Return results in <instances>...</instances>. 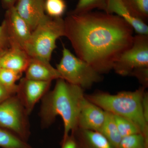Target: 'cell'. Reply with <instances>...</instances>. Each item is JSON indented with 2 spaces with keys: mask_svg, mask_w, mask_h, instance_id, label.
Masks as SVG:
<instances>
[{
  "mask_svg": "<svg viewBox=\"0 0 148 148\" xmlns=\"http://www.w3.org/2000/svg\"><path fill=\"white\" fill-rule=\"evenodd\" d=\"M0 51H2V50H0Z\"/></svg>",
  "mask_w": 148,
  "mask_h": 148,
  "instance_id": "31",
  "label": "cell"
},
{
  "mask_svg": "<svg viewBox=\"0 0 148 148\" xmlns=\"http://www.w3.org/2000/svg\"><path fill=\"white\" fill-rule=\"evenodd\" d=\"M64 20L65 36L78 57L100 74L132 45L133 28L123 18L108 13H72Z\"/></svg>",
  "mask_w": 148,
  "mask_h": 148,
  "instance_id": "1",
  "label": "cell"
},
{
  "mask_svg": "<svg viewBox=\"0 0 148 148\" xmlns=\"http://www.w3.org/2000/svg\"><path fill=\"white\" fill-rule=\"evenodd\" d=\"M45 12L49 17L61 18L66 8L64 0H46L45 3Z\"/></svg>",
  "mask_w": 148,
  "mask_h": 148,
  "instance_id": "22",
  "label": "cell"
},
{
  "mask_svg": "<svg viewBox=\"0 0 148 148\" xmlns=\"http://www.w3.org/2000/svg\"><path fill=\"white\" fill-rule=\"evenodd\" d=\"M5 21L10 45H17L25 49L30 39L32 31L26 21L17 13L14 6L11 7L8 18Z\"/></svg>",
  "mask_w": 148,
  "mask_h": 148,
  "instance_id": "9",
  "label": "cell"
},
{
  "mask_svg": "<svg viewBox=\"0 0 148 148\" xmlns=\"http://www.w3.org/2000/svg\"><path fill=\"white\" fill-rule=\"evenodd\" d=\"M51 83L28 79L26 77L20 80L16 95L29 115L36 103L48 91Z\"/></svg>",
  "mask_w": 148,
  "mask_h": 148,
  "instance_id": "8",
  "label": "cell"
},
{
  "mask_svg": "<svg viewBox=\"0 0 148 148\" xmlns=\"http://www.w3.org/2000/svg\"><path fill=\"white\" fill-rule=\"evenodd\" d=\"M22 73L10 69H0V83L6 89L16 94L18 84L16 82L20 79Z\"/></svg>",
  "mask_w": 148,
  "mask_h": 148,
  "instance_id": "19",
  "label": "cell"
},
{
  "mask_svg": "<svg viewBox=\"0 0 148 148\" xmlns=\"http://www.w3.org/2000/svg\"><path fill=\"white\" fill-rule=\"evenodd\" d=\"M105 117L106 111L86 97L80 111L77 129L98 132Z\"/></svg>",
  "mask_w": 148,
  "mask_h": 148,
  "instance_id": "10",
  "label": "cell"
},
{
  "mask_svg": "<svg viewBox=\"0 0 148 148\" xmlns=\"http://www.w3.org/2000/svg\"><path fill=\"white\" fill-rule=\"evenodd\" d=\"M98 132L101 133L115 148H119L122 137L118 129L112 114L106 111L105 121Z\"/></svg>",
  "mask_w": 148,
  "mask_h": 148,
  "instance_id": "16",
  "label": "cell"
},
{
  "mask_svg": "<svg viewBox=\"0 0 148 148\" xmlns=\"http://www.w3.org/2000/svg\"><path fill=\"white\" fill-rule=\"evenodd\" d=\"M45 0H18L14 6L18 14L26 21L32 32L48 17L45 14Z\"/></svg>",
  "mask_w": 148,
  "mask_h": 148,
  "instance_id": "11",
  "label": "cell"
},
{
  "mask_svg": "<svg viewBox=\"0 0 148 148\" xmlns=\"http://www.w3.org/2000/svg\"><path fill=\"white\" fill-rule=\"evenodd\" d=\"M5 46L10 47V40L5 21L0 25V50L5 51Z\"/></svg>",
  "mask_w": 148,
  "mask_h": 148,
  "instance_id": "26",
  "label": "cell"
},
{
  "mask_svg": "<svg viewBox=\"0 0 148 148\" xmlns=\"http://www.w3.org/2000/svg\"><path fill=\"white\" fill-rule=\"evenodd\" d=\"M5 51H0V57H1V56L2 55V54ZM0 69H1V67H0Z\"/></svg>",
  "mask_w": 148,
  "mask_h": 148,
  "instance_id": "30",
  "label": "cell"
},
{
  "mask_svg": "<svg viewBox=\"0 0 148 148\" xmlns=\"http://www.w3.org/2000/svg\"><path fill=\"white\" fill-rule=\"evenodd\" d=\"M61 148H84L75 132H71L64 140H62Z\"/></svg>",
  "mask_w": 148,
  "mask_h": 148,
  "instance_id": "24",
  "label": "cell"
},
{
  "mask_svg": "<svg viewBox=\"0 0 148 148\" xmlns=\"http://www.w3.org/2000/svg\"><path fill=\"white\" fill-rule=\"evenodd\" d=\"M0 147L2 148H33L28 144L7 130L0 127Z\"/></svg>",
  "mask_w": 148,
  "mask_h": 148,
  "instance_id": "17",
  "label": "cell"
},
{
  "mask_svg": "<svg viewBox=\"0 0 148 148\" xmlns=\"http://www.w3.org/2000/svg\"><path fill=\"white\" fill-rule=\"evenodd\" d=\"M113 116L122 138L135 134H141L138 126L131 121L116 115L113 114Z\"/></svg>",
  "mask_w": 148,
  "mask_h": 148,
  "instance_id": "20",
  "label": "cell"
},
{
  "mask_svg": "<svg viewBox=\"0 0 148 148\" xmlns=\"http://www.w3.org/2000/svg\"><path fill=\"white\" fill-rule=\"evenodd\" d=\"M142 107L144 116L148 122V95L147 93L145 92L142 99Z\"/></svg>",
  "mask_w": 148,
  "mask_h": 148,
  "instance_id": "28",
  "label": "cell"
},
{
  "mask_svg": "<svg viewBox=\"0 0 148 148\" xmlns=\"http://www.w3.org/2000/svg\"><path fill=\"white\" fill-rule=\"evenodd\" d=\"M106 12L123 18L138 34L148 35V26L146 23L132 16L123 0H107Z\"/></svg>",
  "mask_w": 148,
  "mask_h": 148,
  "instance_id": "14",
  "label": "cell"
},
{
  "mask_svg": "<svg viewBox=\"0 0 148 148\" xmlns=\"http://www.w3.org/2000/svg\"><path fill=\"white\" fill-rule=\"evenodd\" d=\"M73 132L84 148H116L97 131L77 129Z\"/></svg>",
  "mask_w": 148,
  "mask_h": 148,
  "instance_id": "15",
  "label": "cell"
},
{
  "mask_svg": "<svg viewBox=\"0 0 148 148\" xmlns=\"http://www.w3.org/2000/svg\"><path fill=\"white\" fill-rule=\"evenodd\" d=\"M62 36H65L64 19L48 16L32 32L24 49L30 58L50 62L56 41Z\"/></svg>",
  "mask_w": 148,
  "mask_h": 148,
  "instance_id": "4",
  "label": "cell"
},
{
  "mask_svg": "<svg viewBox=\"0 0 148 148\" xmlns=\"http://www.w3.org/2000/svg\"><path fill=\"white\" fill-rule=\"evenodd\" d=\"M14 95L15 94H14L12 92L6 89L0 83V103H2L9 97Z\"/></svg>",
  "mask_w": 148,
  "mask_h": 148,
  "instance_id": "27",
  "label": "cell"
},
{
  "mask_svg": "<svg viewBox=\"0 0 148 148\" xmlns=\"http://www.w3.org/2000/svg\"><path fill=\"white\" fill-rule=\"evenodd\" d=\"M136 77L140 82L145 87L148 83V67L138 68L133 70L130 75Z\"/></svg>",
  "mask_w": 148,
  "mask_h": 148,
  "instance_id": "25",
  "label": "cell"
},
{
  "mask_svg": "<svg viewBox=\"0 0 148 148\" xmlns=\"http://www.w3.org/2000/svg\"><path fill=\"white\" fill-rule=\"evenodd\" d=\"M148 67V35L134 36L132 45L114 63L112 70L122 76L130 75L138 68Z\"/></svg>",
  "mask_w": 148,
  "mask_h": 148,
  "instance_id": "7",
  "label": "cell"
},
{
  "mask_svg": "<svg viewBox=\"0 0 148 148\" xmlns=\"http://www.w3.org/2000/svg\"><path fill=\"white\" fill-rule=\"evenodd\" d=\"M56 69L61 79L83 89L90 88L94 84L103 79L101 74L73 54L64 45L62 57Z\"/></svg>",
  "mask_w": 148,
  "mask_h": 148,
  "instance_id": "5",
  "label": "cell"
},
{
  "mask_svg": "<svg viewBox=\"0 0 148 148\" xmlns=\"http://www.w3.org/2000/svg\"><path fill=\"white\" fill-rule=\"evenodd\" d=\"M84 89L63 79L57 80L53 90L42 98L40 112L43 128L51 125L56 117L61 116L64 125L63 140L77 128L80 111L86 96Z\"/></svg>",
  "mask_w": 148,
  "mask_h": 148,
  "instance_id": "2",
  "label": "cell"
},
{
  "mask_svg": "<svg viewBox=\"0 0 148 148\" xmlns=\"http://www.w3.org/2000/svg\"><path fill=\"white\" fill-rule=\"evenodd\" d=\"M119 148H148V142L142 134L122 138Z\"/></svg>",
  "mask_w": 148,
  "mask_h": 148,
  "instance_id": "23",
  "label": "cell"
},
{
  "mask_svg": "<svg viewBox=\"0 0 148 148\" xmlns=\"http://www.w3.org/2000/svg\"><path fill=\"white\" fill-rule=\"evenodd\" d=\"M107 0H79L75 9L73 13L79 14L90 12L98 8L106 12Z\"/></svg>",
  "mask_w": 148,
  "mask_h": 148,
  "instance_id": "21",
  "label": "cell"
},
{
  "mask_svg": "<svg viewBox=\"0 0 148 148\" xmlns=\"http://www.w3.org/2000/svg\"><path fill=\"white\" fill-rule=\"evenodd\" d=\"M29 116L16 94L0 103V127L26 142L31 135Z\"/></svg>",
  "mask_w": 148,
  "mask_h": 148,
  "instance_id": "6",
  "label": "cell"
},
{
  "mask_svg": "<svg viewBox=\"0 0 148 148\" xmlns=\"http://www.w3.org/2000/svg\"><path fill=\"white\" fill-rule=\"evenodd\" d=\"M30 57L23 48L17 45L11 44L0 57V67L18 73L25 72Z\"/></svg>",
  "mask_w": 148,
  "mask_h": 148,
  "instance_id": "12",
  "label": "cell"
},
{
  "mask_svg": "<svg viewBox=\"0 0 148 148\" xmlns=\"http://www.w3.org/2000/svg\"><path fill=\"white\" fill-rule=\"evenodd\" d=\"M132 16L146 23L148 17V0H123Z\"/></svg>",
  "mask_w": 148,
  "mask_h": 148,
  "instance_id": "18",
  "label": "cell"
},
{
  "mask_svg": "<svg viewBox=\"0 0 148 148\" xmlns=\"http://www.w3.org/2000/svg\"><path fill=\"white\" fill-rule=\"evenodd\" d=\"M4 1H5V2L6 3L8 4L11 5L16 0H4Z\"/></svg>",
  "mask_w": 148,
  "mask_h": 148,
  "instance_id": "29",
  "label": "cell"
},
{
  "mask_svg": "<svg viewBox=\"0 0 148 148\" xmlns=\"http://www.w3.org/2000/svg\"><path fill=\"white\" fill-rule=\"evenodd\" d=\"M24 72L25 77L34 80L51 82L53 80L61 79L57 69L51 65L50 62L38 58H30Z\"/></svg>",
  "mask_w": 148,
  "mask_h": 148,
  "instance_id": "13",
  "label": "cell"
},
{
  "mask_svg": "<svg viewBox=\"0 0 148 148\" xmlns=\"http://www.w3.org/2000/svg\"><path fill=\"white\" fill-rule=\"evenodd\" d=\"M144 88L133 91H122L116 94L100 92L85 95L90 102L104 110L131 121L138 127L148 142V122L142 107Z\"/></svg>",
  "mask_w": 148,
  "mask_h": 148,
  "instance_id": "3",
  "label": "cell"
}]
</instances>
